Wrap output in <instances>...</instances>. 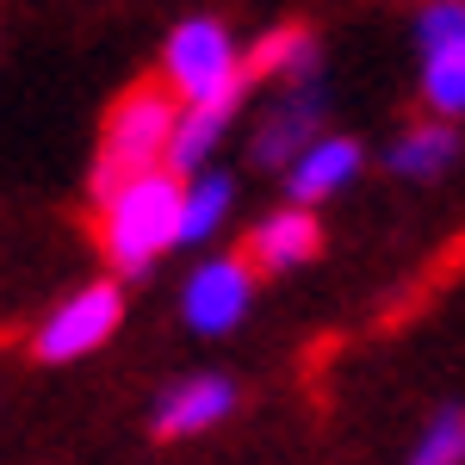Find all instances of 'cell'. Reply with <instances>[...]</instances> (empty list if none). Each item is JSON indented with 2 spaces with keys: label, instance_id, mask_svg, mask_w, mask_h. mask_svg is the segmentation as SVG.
Masks as SVG:
<instances>
[{
  "label": "cell",
  "instance_id": "4fadbf2b",
  "mask_svg": "<svg viewBox=\"0 0 465 465\" xmlns=\"http://www.w3.org/2000/svg\"><path fill=\"white\" fill-rule=\"evenodd\" d=\"M460 460H465V416H460V403H453V410H440L429 422V434L416 440L410 465H460Z\"/></svg>",
  "mask_w": 465,
  "mask_h": 465
},
{
  "label": "cell",
  "instance_id": "7a4b0ae2",
  "mask_svg": "<svg viewBox=\"0 0 465 465\" xmlns=\"http://www.w3.org/2000/svg\"><path fill=\"white\" fill-rule=\"evenodd\" d=\"M174 118H180L174 94H168L155 74L131 81V87L106 106V118H100V143H94L87 193H94V199H106L112 186L149 174V168H162L168 137H174Z\"/></svg>",
  "mask_w": 465,
  "mask_h": 465
},
{
  "label": "cell",
  "instance_id": "9c48e42d",
  "mask_svg": "<svg viewBox=\"0 0 465 465\" xmlns=\"http://www.w3.org/2000/svg\"><path fill=\"white\" fill-rule=\"evenodd\" d=\"M360 162H366V149H360L354 137H329V131L311 137V143L286 162L292 205H322L329 193H341V186L360 174Z\"/></svg>",
  "mask_w": 465,
  "mask_h": 465
},
{
  "label": "cell",
  "instance_id": "5b68a950",
  "mask_svg": "<svg viewBox=\"0 0 465 465\" xmlns=\"http://www.w3.org/2000/svg\"><path fill=\"white\" fill-rule=\"evenodd\" d=\"M422 106L447 124H460L465 112V0H429L422 19Z\"/></svg>",
  "mask_w": 465,
  "mask_h": 465
},
{
  "label": "cell",
  "instance_id": "8fae6325",
  "mask_svg": "<svg viewBox=\"0 0 465 465\" xmlns=\"http://www.w3.org/2000/svg\"><path fill=\"white\" fill-rule=\"evenodd\" d=\"M317 112H322V94H317V81H304L298 94H292L286 106L273 112L267 124H261V143H254V155L267 162V168H286L292 155L304 149V137L317 131Z\"/></svg>",
  "mask_w": 465,
  "mask_h": 465
},
{
  "label": "cell",
  "instance_id": "6da1fadb",
  "mask_svg": "<svg viewBox=\"0 0 465 465\" xmlns=\"http://www.w3.org/2000/svg\"><path fill=\"white\" fill-rule=\"evenodd\" d=\"M94 242L118 280L149 273L168 249H180V174L149 168L94 199Z\"/></svg>",
  "mask_w": 465,
  "mask_h": 465
},
{
  "label": "cell",
  "instance_id": "ba28073f",
  "mask_svg": "<svg viewBox=\"0 0 465 465\" xmlns=\"http://www.w3.org/2000/svg\"><path fill=\"white\" fill-rule=\"evenodd\" d=\"M230 410H236V385L223 372H193V379L168 385V397L155 403V422L149 429H155V440H186V434L217 429Z\"/></svg>",
  "mask_w": 465,
  "mask_h": 465
},
{
  "label": "cell",
  "instance_id": "30bf717a",
  "mask_svg": "<svg viewBox=\"0 0 465 465\" xmlns=\"http://www.w3.org/2000/svg\"><path fill=\"white\" fill-rule=\"evenodd\" d=\"M453 162H460V131H453L447 118L410 124V131L391 143V155H385V168L403 174V180H434V174H447Z\"/></svg>",
  "mask_w": 465,
  "mask_h": 465
},
{
  "label": "cell",
  "instance_id": "3957f363",
  "mask_svg": "<svg viewBox=\"0 0 465 465\" xmlns=\"http://www.w3.org/2000/svg\"><path fill=\"white\" fill-rule=\"evenodd\" d=\"M174 106H230L242 112L249 100V74H242V50L223 19H180L168 50H162V74H155Z\"/></svg>",
  "mask_w": 465,
  "mask_h": 465
},
{
  "label": "cell",
  "instance_id": "52a82bcc",
  "mask_svg": "<svg viewBox=\"0 0 465 465\" xmlns=\"http://www.w3.org/2000/svg\"><path fill=\"white\" fill-rule=\"evenodd\" d=\"M236 254L249 261L254 280H273V273H292V267L317 261V254H322V217H317V205H280V212H267Z\"/></svg>",
  "mask_w": 465,
  "mask_h": 465
},
{
  "label": "cell",
  "instance_id": "8992f818",
  "mask_svg": "<svg viewBox=\"0 0 465 465\" xmlns=\"http://www.w3.org/2000/svg\"><path fill=\"white\" fill-rule=\"evenodd\" d=\"M249 298H254V273L242 254H205L193 267V280L180 292V317L193 335H223L249 317Z\"/></svg>",
  "mask_w": 465,
  "mask_h": 465
},
{
  "label": "cell",
  "instance_id": "7c38bea8",
  "mask_svg": "<svg viewBox=\"0 0 465 465\" xmlns=\"http://www.w3.org/2000/svg\"><path fill=\"white\" fill-rule=\"evenodd\" d=\"M230 199H236V186L230 174H186L180 180V242H205L223 230V217H230Z\"/></svg>",
  "mask_w": 465,
  "mask_h": 465
},
{
  "label": "cell",
  "instance_id": "277c9868",
  "mask_svg": "<svg viewBox=\"0 0 465 465\" xmlns=\"http://www.w3.org/2000/svg\"><path fill=\"white\" fill-rule=\"evenodd\" d=\"M118 322H124V286H118V280H87L81 292H69L50 317L37 322L32 354L44 360V366L87 360V354H100L112 335H118Z\"/></svg>",
  "mask_w": 465,
  "mask_h": 465
}]
</instances>
